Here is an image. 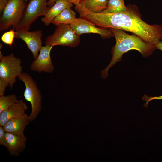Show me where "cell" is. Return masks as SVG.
I'll list each match as a JSON object with an SVG mask.
<instances>
[{
  "label": "cell",
  "mask_w": 162,
  "mask_h": 162,
  "mask_svg": "<svg viewBox=\"0 0 162 162\" xmlns=\"http://www.w3.org/2000/svg\"><path fill=\"white\" fill-rule=\"evenodd\" d=\"M13 28L9 31L6 32L2 35L1 40L4 44L10 45L11 48L14 43V39L15 37L16 32Z\"/></svg>",
  "instance_id": "cell-19"
},
{
  "label": "cell",
  "mask_w": 162,
  "mask_h": 162,
  "mask_svg": "<svg viewBox=\"0 0 162 162\" xmlns=\"http://www.w3.org/2000/svg\"><path fill=\"white\" fill-rule=\"evenodd\" d=\"M109 28L115 37L116 43L112 50V57L110 63L101 72V77L102 79H105L107 77L110 68L120 62L123 54L128 51L138 50L143 57H146L152 54L156 49L155 46L146 43L135 34L130 35L121 29Z\"/></svg>",
  "instance_id": "cell-2"
},
{
  "label": "cell",
  "mask_w": 162,
  "mask_h": 162,
  "mask_svg": "<svg viewBox=\"0 0 162 162\" xmlns=\"http://www.w3.org/2000/svg\"><path fill=\"white\" fill-rule=\"evenodd\" d=\"M75 12L71 8H66L53 20L52 23L57 26L61 24H70L76 20Z\"/></svg>",
  "instance_id": "cell-15"
},
{
  "label": "cell",
  "mask_w": 162,
  "mask_h": 162,
  "mask_svg": "<svg viewBox=\"0 0 162 162\" xmlns=\"http://www.w3.org/2000/svg\"><path fill=\"white\" fill-rule=\"evenodd\" d=\"M84 7L95 13L102 12L107 7L108 0H83Z\"/></svg>",
  "instance_id": "cell-16"
},
{
  "label": "cell",
  "mask_w": 162,
  "mask_h": 162,
  "mask_svg": "<svg viewBox=\"0 0 162 162\" xmlns=\"http://www.w3.org/2000/svg\"><path fill=\"white\" fill-rule=\"evenodd\" d=\"M29 31L20 30L16 31L15 37L20 39L25 42L31 51L33 58L35 59L42 47V31L41 30L31 32Z\"/></svg>",
  "instance_id": "cell-8"
},
{
  "label": "cell",
  "mask_w": 162,
  "mask_h": 162,
  "mask_svg": "<svg viewBox=\"0 0 162 162\" xmlns=\"http://www.w3.org/2000/svg\"><path fill=\"white\" fill-rule=\"evenodd\" d=\"M48 0H29L18 24L13 28L16 31H29L31 26L39 16H44L50 7Z\"/></svg>",
  "instance_id": "cell-4"
},
{
  "label": "cell",
  "mask_w": 162,
  "mask_h": 162,
  "mask_svg": "<svg viewBox=\"0 0 162 162\" xmlns=\"http://www.w3.org/2000/svg\"><path fill=\"white\" fill-rule=\"evenodd\" d=\"M80 36L76 33L70 24H61L57 26L52 34L46 38L44 43L45 45L74 47L80 43Z\"/></svg>",
  "instance_id": "cell-5"
},
{
  "label": "cell",
  "mask_w": 162,
  "mask_h": 162,
  "mask_svg": "<svg viewBox=\"0 0 162 162\" xmlns=\"http://www.w3.org/2000/svg\"><path fill=\"white\" fill-rule=\"evenodd\" d=\"M18 78L25 86L24 96L31 104L32 111L29 118L30 122H32L37 118L41 110L42 95L37 83L31 75L22 72Z\"/></svg>",
  "instance_id": "cell-3"
},
{
  "label": "cell",
  "mask_w": 162,
  "mask_h": 162,
  "mask_svg": "<svg viewBox=\"0 0 162 162\" xmlns=\"http://www.w3.org/2000/svg\"><path fill=\"white\" fill-rule=\"evenodd\" d=\"M30 122L29 116L25 113L21 116L9 120L3 126L6 132L24 136V130Z\"/></svg>",
  "instance_id": "cell-12"
},
{
  "label": "cell",
  "mask_w": 162,
  "mask_h": 162,
  "mask_svg": "<svg viewBox=\"0 0 162 162\" xmlns=\"http://www.w3.org/2000/svg\"><path fill=\"white\" fill-rule=\"evenodd\" d=\"M127 10L124 0H108L106 8L103 11L113 13L124 11Z\"/></svg>",
  "instance_id": "cell-17"
},
{
  "label": "cell",
  "mask_w": 162,
  "mask_h": 162,
  "mask_svg": "<svg viewBox=\"0 0 162 162\" xmlns=\"http://www.w3.org/2000/svg\"><path fill=\"white\" fill-rule=\"evenodd\" d=\"M156 49L162 51V39L155 46Z\"/></svg>",
  "instance_id": "cell-25"
},
{
  "label": "cell",
  "mask_w": 162,
  "mask_h": 162,
  "mask_svg": "<svg viewBox=\"0 0 162 162\" xmlns=\"http://www.w3.org/2000/svg\"><path fill=\"white\" fill-rule=\"evenodd\" d=\"M6 132L3 126H0V145H5V134Z\"/></svg>",
  "instance_id": "cell-22"
},
{
  "label": "cell",
  "mask_w": 162,
  "mask_h": 162,
  "mask_svg": "<svg viewBox=\"0 0 162 162\" xmlns=\"http://www.w3.org/2000/svg\"><path fill=\"white\" fill-rule=\"evenodd\" d=\"M27 138L6 132L5 147L11 156H18L26 149Z\"/></svg>",
  "instance_id": "cell-11"
},
{
  "label": "cell",
  "mask_w": 162,
  "mask_h": 162,
  "mask_svg": "<svg viewBox=\"0 0 162 162\" xmlns=\"http://www.w3.org/2000/svg\"><path fill=\"white\" fill-rule=\"evenodd\" d=\"M73 4L64 0H57L48 10L41 21L46 26L52 23L54 19L66 8H71Z\"/></svg>",
  "instance_id": "cell-14"
},
{
  "label": "cell",
  "mask_w": 162,
  "mask_h": 162,
  "mask_svg": "<svg viewBox=\"0 0 162 162\" xmlns=\"http://www.w3.org/2000/svg\"><path fill=\"white\" fill-rule=\"evenodd\" d=\"M57 0H49L47 2L48 6L50 7H52Z\"/></svg>",
  "instance_id": "cell-26"
},
{
  "label": "cell",
  "mask_w": 162,
  "mask_h": 162,
  "mask_svg": "<svg viewBox=\"0 0 162 162\" xmlns=\"http://www.w3.org/2000/svg\"><path fill=\"white\" fill-rule=\"evenodd\" d=\"M0 49L2 48V44H0Z\"/></svg>",
  "instance_id": "cell-27"
},
{
  "label": "cell",
  "mask_w": 162,
  "mask_h": 162,
  "mask_svg": "<svg viewBox=\"0 0 162 162\" xmlns=\"http://www.w3.org/2000/svg\"><path fill=\"white\" fill-rule=\"evenodd\" d=\"M28 108V106L23 100H19L0 114V126H3L9 120L23 115Z\"/></svg>",
  "instance_id": "cell-13"
},
{
  "label": "cell",
  "mask_w": 162,
  "mask_h": 162,
  "mask_svg": "<svg viewBox=\"0 0 162 162\" xmlns=\"http://www.w3.org/2000/svg\"><path fill=\"white\" fill-rule=\"evenodd\" d=\"M68 2L72 3L75 5H77L80 4L81 1L82 0H64Z\"/></svg>",
  "instance_id": "cell-24"
},
{
  "label": "cell",
  "mask_w": 162,
  "mask_h": 162,
  "mask_svg": "<svg viewBox=\"0 0 162 162\" xmlns=\"http://www.w3.org/2000/svg\"><path fill=\"white\" fill-rule=\"evenodd\" d=\"M9 86L8 82L5 80L0 78V97L4 95L6 87Z\"/></svg>",
  "instance_id": "cell-20"
},
{
  "label": "cell",
  "mask_w": 162,
  "mask_h": 162,
  "mask_svg": "<svg viewBox=\"0 0 162 162\" xmlns=\"http://www.w3.org/2000/svg\"><path fill=\"white\" fill-rule=\"evenodd\" d=\"M70 25L76 33L79 35L84 33H93L100 34L103 38L114 36L109 29L97 27L94 23L83 18H77Z\"/></svg>",
  "instance_id": "cell-9"
},
{
  "label": "cell",
  "mask_w": 162,
  "mask_h": 162,
  "mask_svg": "<svg viewBox=\"0 0 162 162\" xmlns=\"http://www.w3.org/2000/svg\"><path fill=\"white\" fill-rule=\"evenodd\" d=\"M25 2L26 3H27L28 1V0H25Z\"/></svg>",
  "instance_id": "cell-28"
},
{
  "label": "cell",
  "mask_w": 162,
  "mask_h": 162,
  "mask_svg": "<svg viewBox=\"0 0 162 162\" xmlns=\"http://www.w3.org/2000/svg\"><path fill=\"white\" fill-rule=\"evenodd\" d=\"M81 18L102 28H112L129 31L138 35L145 42L155 46L162 39V25H150L143 21L135 13L127 8L117 13L92 12L82 3L76 8Z\"/></svg>",
  "instance_id": "cell-1"
},
{
  "label": "cell",
  "mask_w": 162,
  "mask_h": 162,
  "mask_svg": "<svg viewBox=\"0 0 162 162\" xmlns=\"http://www.w3.org/2000/svg\"><path fill=\"white\" fill-rule=\"evenodd\" d=\"M142 98L143 100L146 101V103L144 105V106L147 107L148 104L150 101L154 99H162V95L152 97H149L146 95H145L142 97Z\"/></svg>",
  "instance_id": "cell-21"
},
{
  "label": "cell",
  "mask_w": 162,
  "mask_h": 162,
  "mask_svg": "<svg viewBox=\"0 0 162 162\" xmlns=\"http://www.w3.org/2000/svg\"><path fill=\"white\" fill-rule=\"evenodd\" d=\"M0 78L7 81L12 88L16 79L22 72V67L20 58L16 57L14 53L3 56L0 50Z\"/></svg>",
  "instance_id": "cell-7"
},
{
  "label": "cell",
  "mask_w": 162,
  "mask_h": 162,
  "mask_svg": "<svg viewBox=\"0 0 162 162\" xmlns=\"http://www.w3.org/2000/svg\"><path fill=\"white\" fill-rule=\"evenodd\" d=\"M9 0H0V14L2 13L4 8L8 3Z\"/></svg>",
  "instance_id": "cell-23"
},
{
  "label": "cell",
  "mask_w": 162,
  "mask_h": 162,
  "mask_svg": "<svg viewBox=\"0 0 162 162\" xmlns=\"http://www.w3.org/2000/svg\"><path fill=\"white\" fill-rule=\"evenodd\" d=\"M53 46L45 45L41 47L40 53L30 65L31 70L34 72L51 73L54 67L50 57V53Z\"/></svg>",
  "instance_id": "cell-10"
},
{
  "label": "cell",
  "mask_w": 162,
  "mask_h": 162,
  "mask_svg": "<svg viewBox=\"0 0 162 162\" xmlns=\"http://www.w3.org/2000/svg\"><path fill=\"white\" fill-rule=\"evenodd\" d=\"M25 0H9L0 19V31L14 27L19 22L26 5Z\"/></svg>",
  "instance_id": "cell-6"
},
{
  "label": "cell",
  "mask_w": 162,
  "mask_h": 162,
  "mask_svg": "<svg viewBox=\"0 0 162 162\" xmlns=\"http://www.w3.org/2000/svg\"><path fill=\"white\" fill-rule=\"evenodd\" d=\"M18 100L14 94L0 97V114L16 103Z\"/></svg>",
  "instance_id": "cell-18"
}]
</instances>
